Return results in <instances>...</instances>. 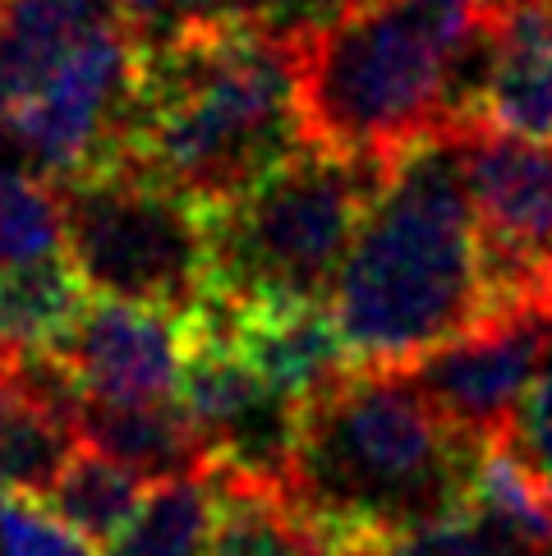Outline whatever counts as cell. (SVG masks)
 <instances>
[{
    "instance_id": "6da1fadb",
    "label": "cell",
    "mask_w": 552,
    "mask_h": 556,
    "mask_svg": "<svg viewBox=\"0 0 552 556\" xmlns=\"http://www.w3.org/2000/svg\"><path fill=\"white\" fill-rule=\"evenodd\" d=\"M300 148L294 28L235 5L138 51L121 166L208 212L244 198Z\"/></svg>"
},
{
    "instance_id": "7a4b0ae2",
    "label": "cell",
    "mask_w": 552,
    "mask_h": 556,
    "mask_svg": "<svg viewBox=\"0 0 552 556\" xmlns=\"http://www.w3.org/2000/svg\"><path fill=\"white\" fill-rule=\"evenodd\" d=\"M484 446L432 409L410 368H350L300 405L286 496L331 556H378L465 515Z\"/></svg>"
},
{
    "instance_id": "3957f363",
    "label": "cell",
    "mask_w": 552,
    "mask_h": 556,
    "mask_svg": "<svg viewBox=\"0 0 552 556\" xmlns=\"http://www.w3.org/2000/svg\"><path fill=\"white\" fill-rule=\"evenodd\" d=\"M488 317L461 138H419L387 162L331 290V323L354 368H414Z\"/></svg>"
},
{
    "instance_id": "277c9868",
    "label": "cell",
    "mask_w": 552,
    "mask_h": 556,
    "mask_svg": "<svg viewBox=\"0 0 552 556\" xmlns=\"http://www.w3.org/2000/svg\"><path fill=\"white\" fill-rule=\"evenodd\" d=\"M475 10L479 0H360L294 28L304 143L391 162L447 134V74Z\"/></svg>"
},
{
    "instance_id": "5b68a950",
    "label": "cell",
    "mask_w": 552,
    "mask_h": 556,
    "mask_svg": "<svg viewBox=\"0 0 552 556\" xmlns=\"http://www.w3.org/2000/svg\"><path fill=\"white\" fill-rule=\"evenodd\" d=\"M387 162L304 143L244 198L208 207L212 300L226 304H323L337 290L364 212Z\"/></svg>"
},
{
    "instance_id": "8992f818",
    "label": "cell",
    "mask_w": 552,
    "mask_h": 556,
    "mask_svg": "<svg viewBox=\"0 0 552 556\" xmlns=\"http://www.w3.org/2000/svg\"><path fill=\"white\" fill-rule=\"evenodd\" d=\"M51 185L61 198L65 257L88 290L180 317L212 300L203 207L129 166Z\"/></svg>"
},
{
    "instance_id": "52a82bcc",
    "label": "cell",
    "mask_w": 552,
    "mask_h": 556,
    "mask_svg": "<svg viewBox=\"0 0 552 556\" xmlns=\"http://www.w3.org/2000/svg\"><path fill=\"white\" fill-rule=\"evenodd\" d=\"M456 138L492 317H552V148L520 143L488 125L461 129Z\"/></svg>"
},
{
    "instance_id": "ba28073f",
    "label": "cell",
    "mask_w": 552,
    "mask_h": 556,
    "mask_svg": "<svg viewBox=\"0 0 552 556\" xmlns=\"http://www.w3.org/2000/svg\"><path fill=\"white\" fill-rule=\"evenodd\" d=\"M552 354V317L502 313L469 336L432 350L410 372L432 409L469 442H502L525 391L539 382Z\"/></svg>"
},
{
    "instance_id": "9c48e42d",
    "label": "cell",
    "mask_w": 552,
    "mask_h": 556,
    "mask_svg": "<svg viewBox=\"0 0 552 556\" xmlns=\"http://www.w3.org/2000/svg\"><path fill=\"white\" fill-rule=\"evenodd\" d=\"M47 364L92 401H175L185 382V317L121 300L88 304Z\"/></svg>"
},
{
    "instance_id": "30bf717a",
    "label": "cell",
    "mask_w": 552,
    "mask_h": 556,
    "mask_svg": "<svg viewBox=\"0 0 552 556\" xmlns=\"http://www.w3.org/2000/svg\"><path fill=\"white\" fill-rule=\"evenodd\" d=\"M235 354L286 401L304 405L354 368L327 304H226Z\"/></svg>"
},
{
    "instance_id": "8fae6325",
    "label": "cell",
    "mask_w": 552,
    "mask_h": 556,
    "mask_svg": "<svg viewBox=\"0 0 552 556\" xmlns=\"http://www.w3.org/2000/svg\"><path fill=\"white\" fill-rule=\"evenodd\" d=\"M492 24V78L484 125L520 143L552 148V5L479 0Z\"/></svg>"
},
{
    "instance_id": "7c38bea8",
    "label": "cell",
    "mask_w": 552,
    "mask_h": 556,
    "mask_svg": "<svg viewBox=\"0 0 552 556\" xmlns=\"http://www.w3.org/2000/svg\"><path fill=\"white\" fill-rule=\"evenodd\" d=\"M74 391L47 359L0 377V488L14 496H47L78 455Z\"/></svg>"
},
{
    "instance_id": "4fadbf2b",
    "label": "cell",
    "mask_w": 552,
    "mask_h": 556,
    "mask_svg": "<svg viewBox=\"0 0 552 556\" xmlns=\"http://www.w3.org/2000/svg\"><path fill=\"white\" fill-rule=\"evenodd\" d=\"M70 409H74L78 442L88 451H102L111 460L129 465L134 473H143L148 483L208 469V446H203V437L180 401L129 405V401L74 395Z\"/></svg>"
},
{
    "instance_id": "5bb4252c",
    "label": "cell",
    "mask_w": 552,
    "mask_h": 556,
    "mask_svg": "<svg viewBox=\"0 0 552 556\" xmlns=\"http://www.w3.org/2000/svg\"><path fill=\"white\" fill-rule=\"evenodd\" d=\"M84 294V276L65 253L0 267V359L10 368L51 359L78 323V313L88 308Z\"/></svg>"
},
{
    "instance_id": "9a60e30c",
    "label": "cell",
    "mask_w": 552,
    "mask_h": 556,
    "mask_svg": "<svg viewBox=\"0 0 552 556\" xmlns=\"http://www.w3.org/2000/svg\"><path fill=\"white\" fill-rule=\"evenodd\" d=\"M465 520L484 533L492 556H552V496L506 442L479 451Z\"/></svg>"
},
{
    "instance_id": "2e32d148",
    "label": "cell",
    "mask_w": 552,
    "mask_h": 556,
    "mask_svg": "<svg viewBox=\"0 0 552 556\" xmlns=\"http://www.w3.org/2000/svg\"><path fill=\"white\" fill-rule=\"evenodd\" d=\"M216 483V525L208 556H331L313 525L290 506L286 488L222 479Z\"/></svg>"
},
{
    "instance_id": "e0dca14e",
    "label": "cell",
    "mask_w": 552,
    "mask_h": 556,
    "mask_svg": "<svg viewBox=\"0 0 552 556\" xmlns=\"http://www.w3.org/2000/svg\"><path fill=\"white\" fill-rule=\"evenodd\" d=\"M42 502L55 520L74 529L88 547L111 552L129 533L134 515L143 510L148 479L102 451H78Z\"/></svg>"
},
{
    "instance_id": "ac0fdd59",
    "label": "cell",
    "mask_w": 552,
    "mask_h": 556,
    "mask_svg": "<svg viewBox=\"0 0 552 556\" xmlns=\"http://www.w3.org/2000/svg\"><path fill=\"white\" fill-rule=\"evenodd\" d=\"M216 525V483L212 469L180 473L148 488L143 510L111 556H208Z\"/></svg>"
},
{
    "instance_id": "d6986e66",
    "label": "cell",
    "mask_w": 552,
    "mask_h": 556,
    "mask_svg": "<svg viewBox=\"0 0 552 556\" xmlns=\"http://www.w3.org/2000/svg\"><path fill=\"white\" fill-rule=\"evenodd\" d=\"M61 244H65V222L55 185L42 180V175L0 180V267L61 253Z\"/></svg>"
},
{
    "instance_id": "ffe728a7",
    "label": "cell",
    "mask_w": 552,
    "mask_h": 556,
    "mask_svg": "<svg viewBox=\"0 0 552 556\" xmlns=\"http://www.w3.org/2000/svg\"><path fill=\"white\" fill-rule=\"evenodd\" d=\"M0 556H92V547L65 529L47 506L10 496L0 506Z\"/></svg>"
},
{
    "instance_id": "44dd1931",
    "label": "cell",
    "mask_w": 552,
    "mask_h": 556,
    "mask_svg": "<svg viewBox=\"0 0 552 556\" xmlns=\"http://www.w3.org/2000/svg\"><path fill=\"white\" fill-rule=\"evenodd\" d=\"M502 442L520 455L525 469L535 473L552 496V368H543L539 382L525 391V401H520Z\"/></svg>"
},
{
    "instance_id": "7402d4cb",
    "label": "cell",
    "mask_w": 552,
    "mask_h": 556,
    "mask_svg": "<svg viewBox=\"0 0 552 556\" xmlns=\"http://www.w3.org/2000/svg\"><path fill=\"white\" fill-rule=\"evenodd\" d=\"M378 556H492L484 533L456 515V520H442V525H424V529H410L401 539H391Z\"/></svg>"
},
{
    "instance_id": "603a6c76",
    "label": "cell",
    "mask_w": 552,
    "mask_h": 556,
    "mask_svg": "<svg viewBox=\"0 0 552 556\" xmlns=\"http://www.w3.org/2000/svg\"><path fill=\"white\" fill-rule=\"evenodd\" d=\"M152 5H166V10H175V14H189V18L212 14V0H152Z\"/></svg>"
},
{
    "instance_id": "cb8c5ba5",
    "label": "cell",
    "mask_w": 552,
    "mask_h": 556,
    "mask_svg": "<svg viewBox=\"0 0 552 556\" xmlns=\"http://www.w3.org/2000/svg\"><path fill=\"white\" fill-rule=\"evenodd\" d=\"M286 5H290V0H240V10H263V14H276Z\"/></svg>"
},
{
    "instance_id": "d4e9b609",
    "label": "cell",
    "mask_w": 552,
    "mask_h": 556,
    "mask_svg": "<svg viewBox=\"0 0 552 556\" xmlns=\"http://www.w3.org/2000/svg\"><path fill=\"white\" fill-rule=\"evenodd\" d=\"M548 5H552V0H548Z\"/></svg>"
}]
</instances>
